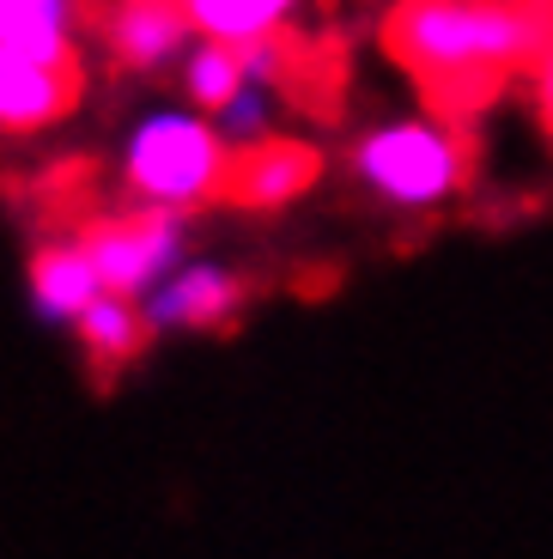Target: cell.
Returning a JSON list of instances; mask_svg holds the SVG:
<instances>
[{"label":"cell","mask_w":553,"mask_h":559,"mask_svg":"<svg viewBox=\"0 0 553 559\" xmlns=\"http://www.w3.org/2000/svg\"><path fill=\"white\" fill-rule=\"evenodd\" d=\"M225 170H232V146H225L220 122L195 110H153L128 134L122 177L146 207H201V201L225 195Z\"/></svg>","instance_id":"2"},{"label":"cell","mask_w":553,"mask_h":559,"mask_svg":"<svg viewBox=\"0 0 553 559\" xmlns=\"http://www.w3.org/2000/svg\"><path fill=\"white\" fill-rule=\"evenodd\" d=\"M322 177V153L310 140H286V134H262L256 146H237L232 170H225V201L232 207H286L305 189H317Z\"/></svg>","instance_id":"5"},{"label":"cell","mask_w":553,"mask_h":559,"mask_svg":"<svg viewBox=\"0 0 553 559\" xmlns=\"http://www.w3.org/2000/svg\"><path fill=\"white\" fill-rule=\"evenodd\" d=\"M237 305H244V280L213 262H189V267L177 262L153 293L140 298L153 329H220V322L237 317Z\"/></svg>","instance_id":"7"},{"label":"cell","mask_w":553,"mask_h":559,"mask_svg":"<svg viewBox=\"0 0 553 559\" xmlns=\"http://www.w3.org/2000/svg\"><path fill=\"white\" fill-rule=\"evenodd\" d=\"M244 85H249V68H244V49H237V43L208 37L183 56V92H189L208 116L220 110V104H232Z\"/></svg>","instance_id":"12"},{"label":"cell","mask_w":553,"mask_h":559,"mask_svg":"<svg viewBox=\"0 0 553 559\" xmlns=\"http://www.w3.org/2000/svg\"><path fill=\"white\" fill-rule=\"evenodd\" d=\"M298 0H183V13L201 37H225V43H249L286 25V13Z\"/></svg>","instance_id":"13"},{"label":"cell","mask_w":553,"mask_h":559,"mask_svg":"<svg viewBox=\"0 0 553 559\" xmlns=\"http://www.w3.org/2000/svg\"><path fill=\"white\" fill-rule=\"evenodd\" d=\"M73 329H80L85 353H92L104 371H116V365H128L140 347H146V335H153V322H146V310L134 305L128 293H97L92 305L73 317Z\"/></svg>","instance_id":"10"},{"label":"cell","mask_w":553,"mask_h":559,"mask_svg":"<svg viewBox=\"0 0 553 559\" xmlns=\"http://www.w3.org/2000/svg\"><path fill=\"white\" fill-rule=\"evenodd\" d=\"M536 104H541V122L553 128V49L536 61Z\"/></svg>","instance_id":"15"},{"label":"cell","mask_w":553,"mask_h":559,"mask_svg":"<svg viewBox=\"0 0 553 559\" xmlns=\"http://www.w3.org/2000/svg\"><path fill=\"white\" fill-rule=\"evenodd\" d=\"M85 250L104 274V293L146 298L183 262V213L146 207V213H128V219H104L85 231Z\"/></svg>","instance_id":"4"},{"label":"cell","mask_w":553,"mask_h":559,"mask_svg":"<svg viewBox=\"0 0 553 559\" xmlns=\"http://www.w3.org/2000/svg\"><path fill=\"white\" fill-rule=\"evenodd\" d=\"M189 13H183V0H116L110 25H104V43H110V56L134 73H158L165 61L183 56V43H189Z\"/></svg>","instance_id":"8"},{"label":"cell","mask_w":553,"mask_h":559,"mask_svg":"<svg viewBox=\"0 0 553 559\" xmlns=\"http://www.w3.org/2000/svg\"><path fill=\"white\" fill-rule=\"evenodd\" d=\"M353 170L377 201L401 213H426L469 182V140L438 116H401L353 146Z\"/></svg>","instance_id":"3"},{"label":"cell","mask_w":553,"mask_h":559,"mask_svg":"<svg viewBox=\"0 0 553 559\" xmlns=\"http://www.w3.org/2000/svg\"><path fill=\"white\" fill-rule=\"evenodd\" d=\"M548 43V13L523 0H401L389 13V49L432 85L438 104L493 92L505 73L536 68Z\"/></svg>","instance_id":"1"},{"label":"cell","mask_w":553,"mask_h":559,"mask_svg":"<svg viewBox=\"0 0 553 559\" xmlns=\"http://www.w3.org/2000/svg\"><path fill=\"white\" fill-rule=\"evenodd\" d=\"M97 293H104V274H97L85 243H49V250H37V262H31V305H37V317L73 322Z\"/></svg>","instance_id":"9"},{"label":"cell","mask_w":553,"mask_h":559,"mask_svg":"<svg viewBox=\"0 0 553 559\" xmlns=\"http://www.w3.org/2000/svg\"><path fill=\"white\" fill-rule=\"evenodd\" d=\"M268 92H274V85L249 80L232 104H220V110H213V122H220V134H225V146H232V153H237V146H256V140L268 134Z\"/></svg>","instance_id":"14"},{"label":"cell","mask_w":553,"mask_h":559,"mask_svg":"<svg viewBox=\"0 0 553 559\" xmlns=\"http://www.w3.org/2000/svg\"><path fill=\"white\" fill-rule=\"evenodd\" d=\"M0 49L73 61V0H0Z\"/></svg>","instance_id":"11"},{"label":"cell","mask_w":553,"mask_h":559,"mask_svg":"<svg viewBox=\"0 0 553 559\" xmlns=\"http://www.w3.org/2000/svg\"><path fill=\"white\" fill-rule=\"evenodd\" d=\"M80 104V61H43L25 49H0V134L56 128Z\"/></svg>","instance_id":"6"}]
</instances>
